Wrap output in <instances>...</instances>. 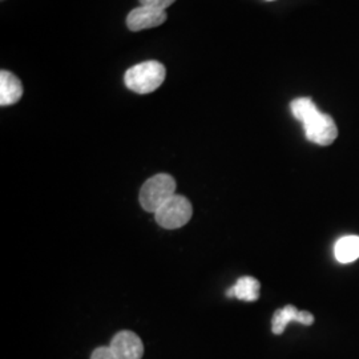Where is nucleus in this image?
I'll use <instances>...</instances> for the list:
<instances>
[{
    "label": "nucleus",
    "instance_id": "obj_1",
    "mask_svg": "<svg viewBox=\"0 0 359 359\" xmlns=\"http://www.w3.org/2000/svg\"><path fill=\"white\" fill-rule=\"evenodd\" d=\"M292 114L302 123L309 142L327 147L338 137V128L333 117L322 114L309 97H298L290 104Z\"/></svg>",
    "mask_w": 359,
    "mask_h": 359
},
{
    "label": "nucleus",
    "instance_id": "obj_10",
    "mask_svg": "<svg viewBox=\"0 0 359 359\" xmlns=\"http://www.w3.org/2000/svg\"><path fill=\"white\" fill-rule=\"evenodd\" d=\"M335 258L341 264H350L359 258V236H345L334 248Z\"/></svg>",
    "mask_w": 359,
    "mask_h": 359
},
{
    "label": "nucleus",
    "instance_id": "obj_11",
    "mask_svg": "<svg viewBox=\"0 0 359 359\" xmlns=\"http://www.w3.org/2000/svg\"><path fill=\"white\" fill-rule=\"evenodd\" d=\"M176 0H140L142 6H147V7H152L156 10H161L165 11L169 6H172Z\"/></svg>",
    "mask_w": 359,
    "mask_h": 359
},
{
    "label": "nucleus",
    "instance_id": "obj_6",
    "mask_svg": "<svg viewBox=\"0 0 359 359\" xmlns=\"http://www.w3.org/2000/svg\"><path fill=\"white\" fill-rule=\"evenodd\" d=\"M109 347L118 359H142L144 345L137 334L133 332H118L111 341Z\"/></svg>",
    "mask_w": 359,
    "mask_h": 359
},
{
    "label": "nucleus",
    "instance_id": "obj_12",
    "mask_svg": "<svg viewBox=\"0 0 359 359\" xmlns=\"http://www.w3.org/2000/svg\"><path fill=\"white\" fill-rule=\"evenodd\" d=\"M90 359H118L111 347H99L93 351Z\"/></svg>",
    "mask_w": 359,
    "mask_h": 359
},
{
    "label": "nucleus",
    "instance_id": "obj_2",
    "mask_svg": "<svg viewBox=\"0 0 359 359\" xmlns=\"http://www.w3.org/2000/svg\"><path fill=\"white\" fill-rule=\"evenodd\" d=\"M167 71L160 62L149 60L129 68L124 75V83L136 93L147 95L157 90L165 80Z\"/></svg>",
    "mask_w": 359,
    "mask_h": 359
},
{
    "label": "nucleus",
    "instance_id": "obj_7",
    "mask_svg": "<svg viewBox=\"0 0 359 359\" xmlns=\"http://www.w3.org/2000/svg\"><path fill=\"white\" fill-rule=\"evenodd\" d=\"M290 322H299L302 325L310 326L314 322V316L311 313H309L306 310L299 311L298 309L293 305H287L283 309H278L271 320V330L273 333L280 335L285 332L286 326Z\"/></svg>",
    "mask_w": 359,
    "mask_h": 359
},
{
    "label": "nucleus",
    "instance_id": "obj_8",
    "mask_svg": "<svg viewBox=\"0 0 359 359\" xmlns=\"http://www.w3.org/2000/svg\"><path fill=\"white\" fill-rule=\"evenodd\" d=\"M23 86L19 77L8 71L0 72V105H13L22 99Z\"/></svg>",
    "mask_w": 359,
    "mask_h": 359
},
{
    "label": "nucleus",
    "instance_id": "obj_3",
    "mask_svg": "<svg viewBox=\"0 0 359 359\" xmlns=\"http://www.w3.org/2000/svg\"><path fill=\"white\" fill-rule=\"evenodd\" d=\"M176 180L167 173H160L147 180L140 191V204L149 213H156L161 206L176 196Z\"/></svg>",
    "mask_w": 359,
    "mask_h": 359
},
{
    "label": "nucleus",
    "instance_id": "obj_4",
    "mask_svg": "<svg viewBox=\"0 0 359 359\" xmlns=\"http://www.w3.org/2000/svg\"><path fill=\"white\" fill-rule=\"evenodd\" d=\"M192 215L191 201L184 196L176 194L154 213V218L165 229H179L191 221Z\"/></svg>",
    "mask_w": 359,
    "mask_h": 359
},
{
    "label": "nucleus",
    "instance_id": "obj_9",
    "mask_svg": "<svg viewBox=\"0 0 359 359\" xmlns=\"http://www.w3.org/2000/svg\"><path fill=\"white\" fill-rule=\"evenodd\" d=\"M259 289H261V283H258L255 277L246 276V277L238 278L236 285L231 286V289L226 292V295L236 297L246 302H255L259 297Z\"/></svg>",
    "mask_w": 359,
    "mask_h": 359
},
{
    "label": "nucleus",
    "instance_id": "obj_5",
    "mask_svg": "<svg viewBox=\"0 0 359 359\" xmlns=\"http://www.w3.org/2000/svg\"><path fill=\"white\" fill-rule=\"evenodd\" d=\"M167 20V13L142 6L132 10L127 16V27L133 32L161 26Z\"/></svg>",
    "mask_w": 359,
    "mask_h": 359
}]
</instances>
